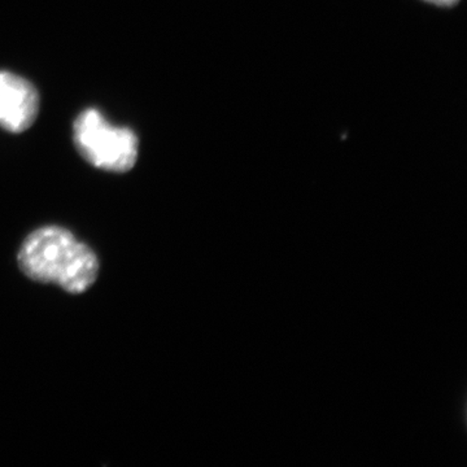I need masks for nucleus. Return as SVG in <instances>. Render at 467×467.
<instances>
[{"label": "nucleus", "mask_w": 467, "mask_h": 467, "mask_svg": "<svg viewBox=\"0 0 467 467\" xmlns=\"http://www.w3.org/2000/svg\"><path fill=\"white\" fill-rule=\"evenodd\" d=\"M17 260L27 278L57 285L73 295L84 294L99 275L95 252L64 227L45 226L29 234Z\"/></svg>", "instance_id": "1"}, {"label": "nucleus", "mask_w": 467, "mask_h": 467, "mask_svg": "<svg viewBox=\"0 0 467 467\" xmlns=\"http://www.w3.org/2000/svg\"><path fill=\"white\" fill-rule=\"evenodd\" d=\"M73 140L82 158L92 167L126 173L138 160V137L128 128H117L99 110H84L73 126Z\"/></svg>", "instance_id": "2"}, {"label": "nucleus", "mask_w": 467, "mask_h": 467, "mask_svg": "<svg viewBox=\"0 0 467 467\" xmlns=\"http://www.w3.org/2000/svg\"><path fill=\"white\" fill-rule=\"evenodd\" d=\"M39 112L36 88L23 77L0 72V126L11 133L27 130Z\"/></svg>", "instance_id": "3"}, {"label": "nucleus", "mask_w": 467, "mask_h": 467, "mask_svg": "<svg viewBox=\"0 0 467 467\" xmlns=\"http://www.w3.org/2000/svg\"><path fill=\"white\" fill-rule=\"evenodd\" d=\"M427 3H432L435 5H441V7H451V5H457L459 0H425Z\"/></svg>", "instance_id": "4"}]
</instances>
